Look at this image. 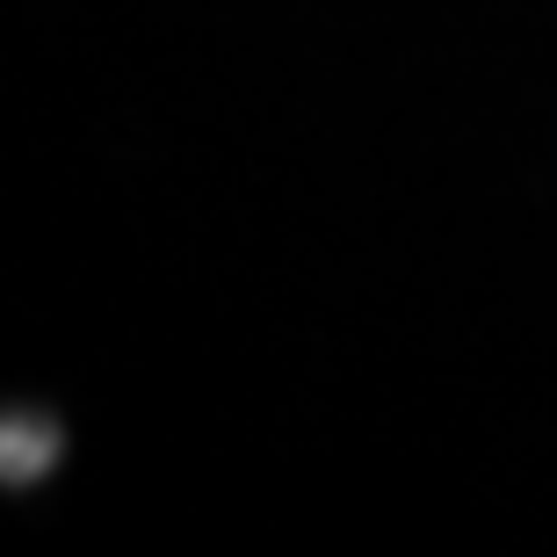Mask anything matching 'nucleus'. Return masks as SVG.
Segmentation results:
<instances>
[{
	"label": "nucleus",
	"instance_id": "obj_1",
	"mask_svg": "<svg viewBox=\"0 0 557 557\" xmlns=\"http://www.w3.org/2000/svg\"><path fill=\"white\" fill-rule=\"evenodd\" d=\"M51 449H59V442H51V428H44V420H8V478H37L44 463H51Z\"/></svg>",
	"mask_w": 557,
	"mask_h": 557
}]
</instances>
